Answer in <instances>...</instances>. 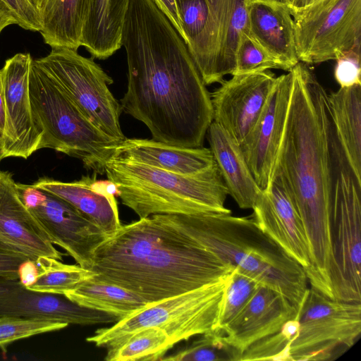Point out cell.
Wrapping results in <instances>:
<instances>
[{"instance_id":"cell-1","label":"cell","mask_w":361,"mask_h":361,"mask_svg":"<svg viewBox=\"0 0 361 361\" xmlns=\"http://www.w3.org/2000/svg\"><path fill=\"white\" fill-rule=\"evenodd\" d=\"M128 63L121 110L153 140L202 147L213 121L211 95L176 30L153 0H130L121 36Z\"/></svg>"},{"instance_id":"cell-2","label":"cell","mask_w":361,"mask_h":361,"mask_svg":"<svg viewBox=\"0 0 361 361\" xmlns=\"http://www.w3.org/2000/svg\"><path fill=\"white\" fill-rule=\"evenodd\" d=\"M293 90L285 129L274 168L281 174L305 231L311 286L331 288L330 231L332 121L328 94L307 64L291 70Z\"/></svg>"},{"instance_id":"cell-3","label":"cell","mask_w":361,"mask_h":361,"mask_svg":"<svg viewBox=\"0 0 361 361\" xmlns=\"http://www.w3.org/2000/svg\"><path fill=\"white\" fill-rule=\"evenodd\" d=\"M233 269L159 214L121 224L95 250L90 270L92 280L151 303L216 282Z\"/></svg>"},{"instance_id":"cell-4","label":"cell","mask_w":361,"mask_h":361,"mask_svg":"<svg viewBox=\"0 0 361 361\" xmlns=\"http://www.w3.org/2000/svg\"><path fill=\"white\" fill-rule=\"evenodd\" d=\"M231 214H161L223 262L280 293L299 308L308 289L303 268L252 218Z\"/></svg>"},{"instance_id":"cell-5","label":"cell","mask_w":361,"mask_h":361,"mask_svg":"<svg viewBox=\"0 0 361 361\" xmlns=\"http://www.w3.org/2000/svg\"><path fill=\"white\" fill-rule=\"evenodd\" d=\"M104 173L116 185L122 203L140 219L159 214L231 212L224 206L228 191L216 163L186 176L111 158Z\"/></svg>"},{"instance_id":"cell-6","label":"cell","mask_w":361,"mask_h":361,"mask_svg":"<svg viewBox=\"0 0 361 361\" xmlns=\"http://www.w3.org/2000/svg\"><path fill=\"white\" fill-rule=\"evenodd\" d=\"M29 92L34 121L41 135L39 149L63 152L79 159L95 173L104 174L105 164L119 142L86 118L36 59L30 65Z\"/></svg>"},{"instance_id":"cell-7","label":"cell","mask_w":361,"mask_h":361,"mask_svg":"<svg viewBox=\"0 0 361 361\" xmlns=\"http://www.w3.org/2000/svg\"><path fill=\"white\" fill-rule=\"evenodd\" d=\"M331 283L334 298L361 302V180L331 135Z\"/></svg>"},{"instance_id":"cell-8","label":"cell","mask_w":361,"mask_h":361,"mask_svg":"<svg viewBox=\"0 0 361 361\" xmlns=\"http://www.w3.org/2000/svg\"><path fill=\"white\" fill-rule=\"evenodd\" d=\"M228 275L192 290L148 303L113 326L97 329L86 341L109 350L136 331L157 327L175 345L216 329Z\"/></svg>"},{"instance_id":"cell-9","label":"cell","mask_w":361,"mask_h":361,"mask_svg":"<svg viewBox=\"0 0 361 361\" xmlns=\"http://www.w3.org/2000/svg\"><path fill=\"white\" fill-rule=\"evenodd\" d=\"M290 361L331 360L350 348L361 333V302L327 297L307 289L298 313Z\"/></svg>"},{"instance_id":"cell-10","label":"cell","mask_w":361,"mask_h":361,"mask_svg":"<svg viewBox=\"0 0 361 361\" xmlns=\"http://www.w3.org/2000/svg\"><path fill=\"white\" fill-rule=\"evenodd\" d=\"M51 49L37 62L97 128L119 142L123 140L121 104L109 88L113 79L92 57L82 56L69 48Z\"/></svg>"},{"instance_id":"cell-11","label":"cell","mask_w":361,"mask_h":361,"mask_svg":"<svg viewBox=\"0 0 361 361\" xmlns=\"http://www.w3.org/2000/svg\"><path fill=\"white\" fill-rule=\"evenodd\" d=\"M299 61L336 60L361 46V0H319L292 14Z\"/></svg>"},{"instance_id":"cell-12","label":"cell","mask_w":361,"mask_h":361,"mask_svg":"<svg viewBox=\"0 0 361 361\" xmlns=\"http://www.w3.org/2000/svg\"><path fill=\"white\" fill-rule=\"evenodd\" d=\"M209 18L193 59L206 85L231 75L239 37L248 33L245 0H207Z\"/></svg>"},{"instance_id":"cell-13","label":"cell","mask_w":361,"mask_h":361,"mask_svg":"<svg viewBox=\"0 0 361 361\" xmlns=\"http://www.w3.org/2000/svg\"><path fill=\"white\" fill-rule=\"evenodd\" d=\"M293 90V74L276 77L255 126L240 145L248 167L261 190L269 185L283 135Z\"/></svg>"},{"instance_id":"cell-14","label":"cell","mask_w":361,"mask_h":361,"mask_svg":"<svg viewBox=\"0 0 361 361\" xmlns=\"http://www.w3.org/2000/svg\"><path fill=\"white\" fill-rule=\"evenodd\" d=\"M276 79L268 70L224 80L210 94L213 121L240 145L262 113Z\"/></svg>"},{"instance_id":"cell-15","label":"cell","mask_w":361,"mask_h":361,"mask_svg":"<svg viewBox=\"0 0 361 361\" xmlns=\"http://www.w3.org/2000/svg\"><path fill=\"white\" fill-rule=\"evenodd\" d=\"M32 61L29 53L16 54L0 70L6 112L5 158L27 159L39 149L41 135L34 121L29 92Z\"/></svg>"},{"instance_id":"cell-16","label":"cell","mask_w":361,"mask_h":361,"mask_svg":"<svg viewBox=\"0 0 361 361\" xmlns=\"http://www.w3.org/2000/svg\"><path fill=\"white\" fill-rule=\"evenodd\" d=\"M252 219L258 227L305 271L310 264L308 243L297 208L285 181L275 168L268 187L253 207Z\"/></svg>"},{"instance_id":"cell-17","label":"cell","mask_w":361,"mask_h":361,"mask_svg":"<svg viewBox=\"0 0 361 361\" xmlns=\"http://www.w3.org/2000/svg\"><path fill=\"white\" fill-rule=\"evenodd\" d=\"M44 192V200L28 209L53 244L64 249L79 266L90 269L95 250L107 235L70 203Z\"/></svg>"},{"instance_id":"cell-18","label":"cell","mask_w":361,"mask_h":361,"mask_svg":"<svg viewBox=\"0 0 361 361\" xmlns=\"http://www.w3.org/2000/svg\"><path fill=\"white\" fill-rule=\"evenodd\" d=\"M39 317L68 324L116 323L111 314L80 306L63 295L30 290L19 278L0 276V317Z\"/></svg>"},{"instance_id":"cell-19","label":"cell","mask_w":361,"mask_h":361,"mask_svg":"<svg viewBox=\"0 0 361 361\" xmlns=\"http://www.w3.org/2000/svg\"><path fill=\"white\" fill-rule=\"evenodd\" d=\"M0 245L35 262L39 257L62 259L36 218L20 200L10 173L0 171Z\"/></svg>"},{"instance_id":"cell-20","label":"cell","mask_w":361,"mask_h":361,"mask_svg":"<svg viewBox=\"0 0 361 361\" xmlns=\"http://www.w3.org/2000/svg\"><path fill=\"white\" fill-rule=\"evenodd\" d=\"M298 309L280 293L260 284L243 309L219 329L226 341L243 354L250 345L279 331L295 318Z\"/></svg>"},{"instance_id":"cell-21","label":"cell","mask_w":361,"mask_h":361,"mask_svg":"<svg viewBox=\"0 0 361 361\" xmlns=\"http://www.w3.org/2000/svg\"><path fill=\"white\" fill-rule=\"evenodd\" d=\"M248 34L283 67L290 71L299 61L294 21L285 4L245 0Z\"/></svg>"},{"instance_id":"cell-22","label":"cell","mask_w":361,"mask_h":361,"mask_svg":"<svg viewBox=\"0 0 361 361\" xmlns=\"http://www.w3.org/2000/svg\"><path fill=\"white\" fill-rule=\"evenodd\" d=\"M111 158L137 162L180 175H195L216 164L209 148L183 147L155 140L125 138Z\"/></svg>"},{"instance_id":"cell-23","label":"cell","mask_w":361,"mask_h":361,"mask_svg":"<svg viewBox=\"0 0 361 361\" xmlns=\"http://www.w3.org/2000/svg\"><path fill=\"white\" fill-rule=\"evenodd\" d=\"M207 139L230 195L241 209H252L262 190L257 185L240 145L219 123L212 121Z\"/></svg>"},{"instance_id":"cell-24","label":"cell","mask_w":361,"mask_h":361,"mask_svg":"<svg viewBox=\"0 0 361 361\" xmlns=\"http://www.w3.org/2000/svg\"><path fill=\"white\" fill-rule=\"evenodd\" d=\"M130 0H85L80 45L92 58L104 60L121 46Z\"/></svg>"},{"instance_id":"cell-25","label":"cell","mask_w":361,"mask_h":361,"mask_svg":"<svg viewBox=\"0 0 361 361\" xmlns=\"http://www.w3.org/2000/svg\"><path fill=\"white\" fill-rule=\"evenodd\" d=\"M95 178V173L72 182L42 178L32 185L70 203L109 237L121 226L117 202L92 189Z\"/></svg>"},{"instance_id":"cell-26","label":"cell","mask_w":361,"mask_h":361,"mask_svg":"<svg viewBox=\"0 0 361 361\" xmlns=\"http://www.w3.org/2000/svg\"><path fill=\"white\" fill-rule=\"evenodd\" d=\"M332 123L350 165L361 180V84L328 94Z\"/></svg>"},{"instance_id":"cell-27","label":"cell","mask_w":361,"mask_h":361,"mask_svg":"<svg viewBox=\"0 0 361 361\" xmlns=\"http://www.w3.org/2000/svg\"><path fill=\"white\" fill-rule=\"evenodd\" d=\"M85 0H46L40 14V33L51 48L81 47Z\"/></svg>"},{"instance_id":"cell-28","label":"cell","mask_w":361,"mask_h":361,"mask_svg":"<svg viewBox=\"0 0 361 361\" xmlns=\"http://www.w3.org/2000/svg\"><path fill=\"white\" fill-rule=\"evenodd\" d=\"M63 295L80 306L111 314L120 319L148 304L140 296L123 287L92 279L82 283Z\"/></svg>"},{"instance_id":"cell-29","label":"cell","mask_w":361,"mask_h":361,"mask_svg":"<svg viewBox=\"0 0 361 361\" xmlns=\"http://www.w3.org/2000/svg\"><path fill=\"white\" fill-rule=\"evenodd\" d=\"M35 264L38 269L37 278L27 288L39 293L64 295L95 275L94 271L79 265L66 264L48 257H39Z\"/></svg>"},{"instance_id":"cell-30","label":"cell","mask_w":361,"mask_h":361,"mask_svg":"<svg viewBox=\"0 0 361 361\" xmlns=\"http://www.w3.org/2000/svg\"><path fill=\"white\" fill-rule=\"evenodd\" d=\"M174 345L161 329L149 327L136 331L117 347L106 350V361L161 360Z\"/></svg>"},{"instance_id":"cell-31","label":"cell","mask_w":361,"mask_h":361,"mask_svg":"<svg viewBox=\"0 0 361 361\" xmlns=\"http://www.w3.org/2000/svg\"><path fill=\"white\" fill-rule=\"evenodd\" d=\"M242 353L229 344L223 331L214 329L200 334L190 345L161 360L240 361Z\"/></svg>"},{"instance_id":"cell-32","label":"cell","mask_w":361,"mask_h":361,"mask_svg":"<svg viewBox=\"0 0 361 361\" xmlns=\"http://www.w3.org/2000/svg\"><path fill=\"white\" fill-rule=\"evenodd\" d=\"M298 328L297 315L285 323L279 331L250 345L243 351L240 361H290V345L297 334Z\"/></svg>"},{"instance_id":"cell-33","label":"cell","mask_w":361,"mask_h":361,"mask_svg":"<svg viewBox=\"0 0 361 361\" xmlns=\"http://www.w3.org/2000/svg\"><path fill=\"white\" fill-rule=\"evenodd\" d=\"M183 39L192 59L197 55L209 18L207 0H175Z\"/></svg>"},{"instance_id":"cell-34","label":"cell","mask_w":361,"mask_h":361,"mask_svg":"<svg viewBox=\"0 0 361 361\" xmlns=\"http://www.w3.org/2000/svg\"><path fill=\"white\" fill-rule=\"evenodd\" d=\"M259 285L253 278L233 269L226 281L216 329L224 326L243 309Z\"/></svg>"},{"instance_id":"cell-35","label":"cell","mask_w":361,"mask_h":361,"mask_svg":"<svg viewBox=\"0 0 361 361\" xmlns=\"http://www.w3.org/2000/svg\"><path fill=\"white\" fill-rule=\"evenodd\" d=\"M68 325L65 322L39 317H0V349L5 355L8 345L14 341L58 331Z\"/></svg>"},{"instance_id":"cell-36","label":"cell","mask_w":361,"mask_h":361,"mask_svg":"<svg viewBox=\"0 0 361 361\" xmlns=\"http://www.w3.org/2000/svg\"><path fill=\"white\" fill-rule=\"evenodd\" d=\"M282 69L283 66L247 32H243L238 39L235 54V67L232 73L240 75Z\"/></svg>"},{"instance_id":"cell-37","label":"cell","mask_w":361,"mask_h":361,"mask_svg":"<svg viewBox=\"0 0 361 361\" xmlns=\"http://www.w3.org/2000/svg\"><path fill=\"white\" fill-rule=\"evenodd\" d=\"M336 61L334 76L340 87L361 84L360 48L343 54Z\"/></svg>"},{"instance_id":"cell-38","label":"cell","mask_w":361,"mask_h":361,"mask_svg":"<svg viewBox=\"0 0 361 361\" xmlns=\"http://www.w3.org/2000/svg\"><path fill=\"white\" fill-rule=\"evenodd\" d=\"M0 6L7 11L22 28L33 32L42 30L41 18L27 0H0Z\"/></svg>"},{"instance_id":"cell-39","label":"cell","mask_w":361,"mask_h":361,"mask_svg":"<svg viewBox=\"0 0 361 361\" xmlns=\"http://www.w3.org/2000/svg\"><path fill=\"white\" fill-rule=\"evenodd\" d=\"M27 260L25 256L0 245V276L19 278V269Z\"/></svg>"},{"instance_id":"cell-40","label":"cell","mask_w":361,"mask_h":361,"mask_svg":"<svg viewBox=\"0 0 361 361\" xmlns=\"http://www.w3.org/2000/svg\"><path fill=\"white\" fill-rule=\"evenodd\" d=\"M157 7L168 18L178 33L182 37H183V30L180 26L175 0H153Z\"/></svg>"},{"instance_id":"cell-41","label":"cell","mask_w":361,"mask_h":361,"mask_svg":"<svg viewBox=\"0 0 361 361\" xmlns=\"http://www.w3.org/2000/svg\"><path fill=\"white\" fill-rule=\"evenodd\" d=\"M37 274V267L35 262L31 260L23 262L18 271L19 279L26 287L35 281Z\"/></svg>"},{"instance_id":"cell-42","label":"cell","mask_w":361,"mask_h":361,"mask_svg":"<svg viewBox=\"0 0 361 361\" xmlns=\"http://www.w3.org/2000/svg\"><path fill=\"white\" fill-rule=\"evenodd\" d=\"M319 0H286V5L291 14L301 11Z\"/></svg>"},{"instance_id":"cell-43","label":"cell","mask_w":361,"mask_h":361,"mask_svg":"<svg viewBox=\"0 0 361 361\" xmlns=\"http://www.w3.org/2000/svg\"><path fill=\"white\" fill-rule=\"evenodd\" d=\"M6 130V112L4 99L3 85L0 72V138L3 140Z\"/></svg>"},{"instance_id":"cell-44","label":"cell","mask_w":361,"mask_h":361,"mask_svg":"<svg viewBox=\"0 0 361 361\" xmlns=\"http://www.w3.org/2000/svg\"><path fill=\"white\" fill-rule=\"evenodd\" d=\"M16 24V19L4 8L0 6V33L7 26Z\"/></svg>"},{"instance_id":"cell-45","label":"cell","mask_w":361,"mask_h":361,"mask_svg":"<svg viewBox=\"0 0 361 361\" xmlns=\"http://www.w3.org/2000/svg\"><path fill=\"white\" fill-rule=\"evenodd\" d=\"M40 16L46 0H27Z\"/></svg>"},{"instance_id":"cell-46","label":"cell","mask_w":361,"mask_h":361,"mask_svg":"<svg viewBox=\"0 0 361 361\" xmlns=\"http://www.w3.org/2000/svg\"><path fill=\"white\" fill-rule=\"evenodd\" d=\"M4 158H5V157H4L3 140L0 138V162Z\"/></svg>"},{"instance_id":"cell-47","label":"cell","mask_w":361,"mask_h":361,"mask_svg":"<svg viewBox=\"0 0 361 361\" xmlns=\"http://www.w3.org/2000/svg\"><path fill=\"white\" fill-rule=\"evenodd\" d=\"M269 1H275V2H278V3H281V4H286V0H269Z\"/></svg>"}]
</instances>
